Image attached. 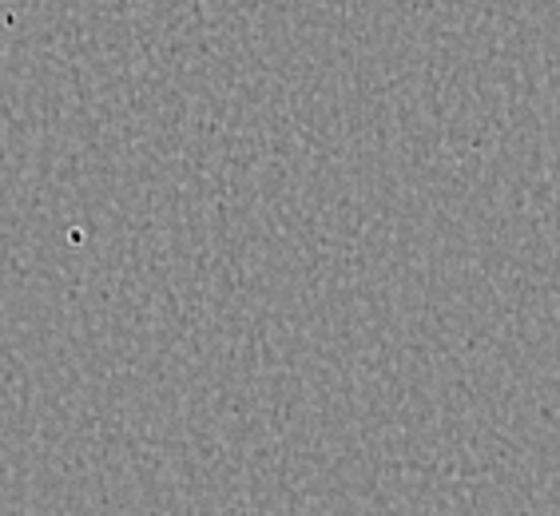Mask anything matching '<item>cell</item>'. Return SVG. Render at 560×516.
I'll return each mask as SVG.
<instances>
[]
</instances>
